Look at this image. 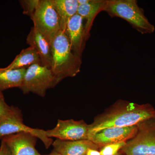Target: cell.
<instances>
[{"mask_svg":"<svg viewBox=\"0 0 155 155\" xmlns=\"http://www.w3.org/2000/svg\"><path fill=\"white\" fill-rule=\"evenodd\" d=\"M0 155H12L8 146L2 140L0 146Z\"/></svg>","mask_w":155,"mask_h":155,"instance_id":"44dd1931","label":"cell"},{"mask_svg":"<svg viewBox=\"0 0 155 155\" xmlns=\"http://www.w3.org/2000/svg\"><path fill=\"white\" fill-rule=\"evenodd\" d=\"M125 144L126 141H122L106 145L101 148V155H117Z\"/></svg>","mask_w":155,"mask_h":155,"instance_id":"d6986e66","label":"cell"},{"mask_svg":"<svg viewBox=\"0 0 155 155\" xmlns=\"http://www.w3.org/2000/svg\"><path fill=\"white\" fill-rule=\"evenodd\" d=\"M36 140L35 137L25 132L6 136L2 139L12 155H42L35 149Z\"/></svg>","mask_w":155,"mask_h":155,"instance_id":"30bf717a","label":"cell"},{"mask_svg":"<svg viewBox=\"0 0 155 155\" xmlns=\"http://www.w3.org/2000/svg\"><path fill=\"white\" fill-rule=\"evenodd\" d=\"M20 132L30 134L39 139L46 149L49 148L53 144L52 139L48 137L46 130L31 128L25 125L23 123L21 111L14 106L10 114L0 122V139L6 136Z\"/></svg>","mask_w":155,"mask_h":155,"instance_id":"52a82bcc","label":"cell"},{"mask_svg":"<svg viewBox=\"0 0 155 155\" xmlns=\"http://www.w3.org/2000/svg\"><path fill=\"white\" fill-rule=\"evenodd\" d=\"M104 11L111 17H119L126 20L142 34L154 32V25L149 21L136 0H107Z\"/></svg>","mask_w":155,"mask_h":155,"instance_id":"3957f363","label":"cell"},{"mask_svg":"<svg viewBox=\"0 0 155 155\" xmlns=\"http://www.w3.org/2000/svg\"><path fill=\"white\" fill-rule=\"evenodd\" d=\"M52 145L54 150L61 155H86L90 149L101 148L88 140L69 141L57 139Z\"/></svg>","mask_w":155,"mask_h":155,"instance_id":"5bb4252c","label":"cell"},{"mask_svg":"<svg viewBox=\"0 0 155 155\" xmlns=\"http://www.w3.org/2000/svg\"><path fill=\"white\" fill-rule=\"evenodd\" d=\"M137 130V125L127 127H111L100 130L88 137L101 148L106 145L127 141L133 137Z\"/></svg>","mask_w":155,"mask_h":155,"instance_id":"9c48e42d","label":"cell"},{"mask_svg":"<svg viewBox=\"0 0 155 155\" xmlns=\"http://www.w3.org/2000/svg\"><path fill=\"white\" fill-rule=\"evenodd\" d=\"M26 42L29 46L33 47L38 53L42 65L51 69V45L47 39L33 27L27 35Z\"/></svg>","mask_w":155,"mask_h":155,"instance_id":"4fadbf2b","label":"cell"},{"mask_svg":"<svg viewBox=\"0 0 155 155\" xmlns=\"http://www.w3.org/2000/svg\"><path fill=\"white\" fill-rule=\"evenodd\" d=\"M60 17L61 30L65 31L69 20L77 14L78 0H53Z\"/></svg>","mask_w":155,"mask_h":155,"instance_id":"2e32d148","label":"cell"},{"mask_svg":"<svg viewBox=\"0 0 155 155\" xmlns=\"http://www.w3.org/2000/svg\"><path fill=\"white\" fill-rule=\"evenodd\" d=\"M83 22V18L76 14L69 20L65 31L72 52L81 59L86 42Z\"/></svg>","mask_w":155,"mask_h":155,"instance_id":"8fae6325","label":"cell"},{"mask_svg":"<svg viewBox=\"0 0 155 155\" xmlns=\"http://www.w3.org/2000/svg\"><path fill=\"white\" fill-rule=\"evenodd\" d=\"M86 155H101V154L100 151L97 150L90 149L87 151Z\"/></svg>","mask_w":155,"mask_h":155,"instance_id":"7402d4cb","label":"cell"},{"mask_svg":"<svg viewBox=\"0 0 155 155\" xmlns=\"http://www.w3.org/2000/svg\"><path fill=\"white\" fill-rule=\"evenodd\" d=\"M27 68L6 69L0 68V92L22 85Z\"/></svg>","mask_w":155,"mask_h":155,"instance_id":"9a60e30c","label":"cell"},{"mask_svg":"<svg viewBox=\"0 0 155 155\" xmlns=\"http://www.w3.org/2000/svg\"><path fill=\"white\" fill-rule=\"evenodd\" d=\"M31 19L33 27L51 45L55 37L61 30L60 17L53 0H40Z\"/></svg>","mask_w":155,"mask_h":155,"instance_id":"8992f818","label":"cell"},{"mask_svg":"<svg viewBox=\"0 0 155 155\" xmlns=\"http://www.w3.org/2000/svg\"><path fill=\"white\" fill-rule=\"evenodd\" d=\"M0 97H4L2 92H0Z\"/></svg>","mask_w":155,"mask_h":155,"instance_id":"cb8c5ba5","label":"cell"},{"mask_svg":"<svg viewBox=\"0 0 155 155\" xmlns=\"http://www.w3.org/2000/svg\"><path fill=\"white\" fill-rule=\"evenodd\" d=\"M78 14L86 20L84 35L86 41L90 37V32L95 18L101 11H104L107 0H78Z\"/></svg>","mask_w":155,"mask_h":155,"instance_id":"7c38bea8","label":"cell"},{"mask_svg":"<svg viewBox=\"0 0 155 155\" xmlns=\"http://www.w3.org/2000/svg\"><path fill=\"white\" fill-rule=\"evenodd\" d=\"M89 125L83 120L75 121L73 119H59L56 127L46 130L48 137H56L63 140H88Z\"/></svg>","mask_w":155,"mask_h":155,"instance_id":"ba28073f","label":"cell"},{"mask_svg":"<svg viewBox=\"0 0 155 155\" xmlns=\"http://www.w3.org/2000/svg\"><path fill=\"white\" fill-rule=\"evenodd\" d=\"M51 69L58 82L64 78L75 77L80 72L82 61L72 52L69 38L61 30L51 43Z\"/></svg>","mask_w":155,"mask_h":155,"instance_id":"7a4b0ae2","label":"cell"},{"mask_svg":"<svg viewBox=\"0 0 155 155\" xmlns=\"http://www.w3.org/2000/svg\"><path fill=\"white\" fill-rule=\"evenodd\" d=\"M13 108L6 103L4 97H0V122L10 114Z\"/></svg>","mask_w":155,"mask_h":155,"instance_id":"ffe728a7","label":"cell"},{"mask_svg":"<svg viewBox=\"0 0 155 155\" xmlns=\"http://www.w3.org/2000/svg\"><path fill=\"white\" fill-rule=\"evenodd\" d=\"M41 64V62L38 53L32 47L29 46L21 51L16 56L13 62L6 69H13L27 68L33 64Z\"/></svg>","mask_w":155,"mask_h":155,"instance_id":"e0dca14e","label":"cell"},{"mask_svg":"<svg viewBox=\"0 0 155 155\" xmlns=\"http://www.w3.org/2000/svg\"><path fill=\"white\" fill-rule=\"evenodd\" d=\"M155 116V109L150 104H139L120 100L96 117L89 125L88 137L105 128L135 126Z\"/></svg>","mask_w":155,"mask_h":155,"instance_id":"6da1fadb","label":"cell"},{"mask_svg":"<svg viewBox=\"0 0 155 155\" xmlns=\"http://www.w3.org/2000/svg\"><path fill=\"white\" fill-rule=\"evenodd\" d=\"M117 155H124L122 154L121 153H120V152H119V153H118V154H117Z\"/></svg>","mask_w":155,"mask_h":155,"instance_id":"d4e9b609","label":"cell"},{"mask_svg":"<svg viewBox=\"0 0 155 155\" xmlns=\"http://www.w3.org/2000/svg\"><path fill=\"white\" fill-rule=\"evenodd\" d=\"M119 152L124 155H155V116L137 125L136 133Z\"/></svg>","mask_w":155,"mask_h":155,"instance_id":"277c9868","label":"cell"},{"mask_svg":"<svg viewBox=\"0 0 155 155\" xmlns=\"http://www.w3.org/2000/svg\"><path fill=\"white\" fill-rule=\"evenodd\" d=\"M59 83L51 69L41 64H35L26 69L19 88L24 94L31 92L44 97L48 89L54 88Z\"/></svg>","mask_w":155,"mask_h":155,"instance_id":"5b68a950","label":"cell"},{"mask_svg":"<svg viewBox=\"0 0 155 155\" xmlns=\"http://www.w3.org/2000/svg\"><path fill=\"white\" fill-rule=\"evenodd\" d=\"M40 0H22L19 1L20 5L23 9V14L27 15L30 17H33L36 11Z\"/></svg>","mask_w":155,"mask_h":155,"instance_id":"ac0fdd59","label":"cell"},{"mask_svg":"<svg viewBox=\"0 0 155 155\" xmlns=\"http://www.w3.org/2000/svg\"><path fill=\"white\" fill-rule=\"evenodd\" d=\"M48 155H61L60 154H59V153L57 152V151H56L54 150H53L52 152L50 153Z\"/></svg>","mask_w":155,"mask_h":155,"instance_id":"603a6c76","label":"cell"}]
</instances>
